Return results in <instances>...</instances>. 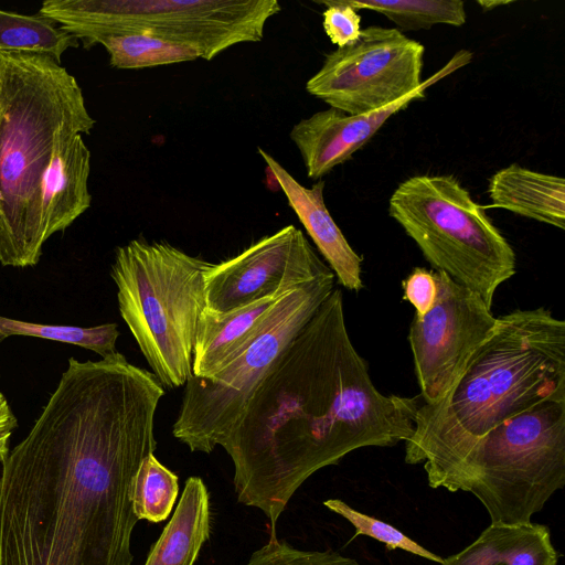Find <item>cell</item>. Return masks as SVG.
Returning <instances> with one entry per match:
<instances>
[{"label": "cell", "instance_id": "cell-32", "mask_svg": "<svg viewBox=\"0 0 565 565\" xmlns=\"http://www.w3.org/2000/svg\"><path fill=\"white\" fill-rule=\"evenodd\" d=\"M3 396L2 393L0 392V397Z\"/></svg>", "mask_w": 565, "mask_h": 565}, {"label": "cell", "instance_id": "cell-15", "mask_svg": "<svg viewBox=\"0 0 565 565\" xmlns=\"http://www.w3.org/2000/svg\"><path fill=\"white\" fill-rule=\"evenodd\" d=\"M78 128L60 134L41 184L42 235L46 242L65 231L92 203L90 151Z\"/></svg>", "mask_w": 565, "mask_h": 565}, {"label": "cell", "instance_id": "cell-8", "mask_svg": "<svg viewBox=\"0 0 565 565\" xmlns=\"http://www.w3.org/2000/svg\"><path fill=\"white\" fill-rule=\"evenodd\" d=\"M280 10L277 0H46L39 13L85 47L110 35L146 33L190 45L210 61L234 45L262 41Z\"/></svg>", "mask_w": 565, "mask_h": 565}, {"label": "cell", "instance_id": "cell-9", "mask_svg": "<svg viewBox=\"0 0 565 565\" xmlns=\"http://www.w3.org/2000/svg\"><path fill=\"white\" fill-rule=\"evenodd\" d=\"M334 278L332 271L286 292L217 372L188 380L172 426L179 441L193 452L221 446L286 345L334 289Z\"/></svg>", "mask_w": 565, "mask_h": 565}, {"label": "cell", "instance_id": "cell-13", "mask_svg": "<svg viewBox=\"0 0 565 565\" xmlns=\"http://www.w3.org/2000/svg\"><path fill=\"white\" fill-rule=\"evenodd\" d=\"M431 79L406 97L374 111L350 115L330 107L295 124L289 137L301 154L308 178L321 179L351 159L390 117L423 98Z\"/></svg>", "mask_w": 565, "mask_h": 565}, {"label": "cell", "instance_id": "cell-14", "mask_svg": "<svg viewBox=\"0 0 565 565\" xmlns=\"http://www.w3.org/2000/svg\"><path fill=\"white\" fill-rule=\"evenodd\" d=\"M258 153L338 281L348 290L360 291L363 259L350 246L326 206L324 181L306 188L264 149L258 148Z\"/></svg>", "mask_w": 565, "mask_h": 565}, {"label": "cell", "instance_id": "cell-22", "mask_svg": "<svg viewBox=\"0 0 565 565\" xmlns=\"http://www.w3.org/2000/svg\"><path fill=\"white\" fill-rule=\"evenodd\" d=\"M355 11H376L385 15L398 31L427 30L435 24L461 26L466 22L463 2L460 0H345Z\"/></svg>", "mask_w": 565, "mask_h": 565}, {"label": "cell", "instance_id": "cell-3", "mask_svg": "<svg viewBox=\"0 0 565 565\" xmlns=\"http://www.w3.org/2000/svg\"><path fill=\"white\" fill-rule=\"evenodd\" d=\"M565 396V322L545 307L497 317L448 392L420 402L405 461L424 463L428 484L445 488L472 445L504 419Z\"/></svg>", "mask_w": 565, "mask_h": 565}, {"label": "cell", "instance_id": "cell-25", "mask_svg": "<svg viewBox=\"0 0 565 565\" xmlns=\"http://www.w3.org/2000/svg\"><path fill=\"white\" fill-rule=\"evenodd\" d=\"M323 504L332 512L348 520L354 526L355 534L352 539H355L358 535H366L384 543L386 547L391 550L399 548L438 564L444 559L441 556L431 553L406 536L398 529L351 508L342 500L329 499L326 500Z\"/></svg>", "mask_w": 565, "mask_h": 565}, {"label": "cell", "instance_id": "cell-31", "mask_svg": "<svg viewBox=\"0 0 565 565\" xmlns=\"http://www.w3.org/2000/svg\"><path fill=\"white\" fill-rule=\"evenodd\" d=\"M478 3L482 7L483 10H491L498 6L508 4L510 1H478Z\"/></svg>", "mask_w": 565, "mask_h": 565}, {"label": "cell", "instance_id": "cell-16", "mask_svg": "<svg viewBox=\"0 0 565 565\" xmlns=\"http://www.w3.org/2000/svg\"><path fill=\"white\" fill-rule=\"evenodd\" d=\"M440 565H558L547 526L491 523L470 545Z\"/></svg>", "mask_w": 565, "mask_h": 565}, {"label": "cell", "instance_id": "cell-2", "mask_svg": "<svg viewBox=\"0 0 565 565\" xmlns=\"http://www.w3.org/2000/svg\"><path fill=\"white\" fill-rule=\"evenodd\" d=\"M418 404V395H385L375 387L334 287L221 444L234 466L237 501L260 510L276 536L277 521L311 475L359 448L406 443Z\"/></svg>", "mask_w": 565, "mask_h": 565}, {"label": "cell", "instance_id": "cell-5", "mask_svg": "<svg viewBox=\"0 0 565 565\" xmlns=\"http://www.w3.org/2000/svg\"><path fill=\"white\" fill-rule=\"evenodd\" d=\"M212 263L166 241L119 246L110 275L121 318L163 387L192 374L198 322L206 307L203 273Z\"/></svg>", "mask_w": 565, "mask_h": 565}, {"label": "cell", "instance_id": "cell-10", "mask_svg": "<svg viewBox=\"0 0 565 565\" xmlns=\"http://www.w3.org/2000/svg\"><path fill=\"white\" fill-rule=\"evenodd\" d=\"M425 47L396 28L367 26L356 41L326 55L306 89L332 108L360 115L419 89Z\"/></svg>", "mask_w": 565, "mask_h": 565}, {"label": "cell", "instance_id": "cell-27", "mask_svg": "<svg viewBox=\"0 0 565 565\" xmlns=\"http://www.w3.org/2000/svg\"><path fill=\"white\" fill-rule=\"evenodd\" d=\"M403 299L415 308V317L425 316L433 307L437 296L434 270L415 267L403 280Z\"/></svg>", "mask_w": 565, "mask_h": 565}, {"label": "cell", "instance_id": "cell-19", "mask_svg": "<svg viewBox=\"0 0 565 565\" xmlns=\"http://www.w3.org/2000/svg\"><path fill=\"white\" fill-rule=\"evenodd\" d=\"M211 533L210 495L203 480L190 477L171 520L145 565H194Z\"/></svg>", "mask_w": 565, "mask_h": 565}, {"label": "cell", "instance_id": "cell-6", "mask_svg": "<svg viewBox=\"0 0 565 565\" xmlns=\"http://www.w3.org/2000/svg\"><path fill=\"white\" fill-rule=\"evenodd\" d=\"M565 484V396L541 401L482 435L445 489L472 493L491 523L531 522Z\"/></svg>", "mask_w": 565, "mask_h": 565}, {"label": "cell", "instance_id": "cell-28", "mask_svg": "<svg viewBox=\"0 0 565 565\" xmlns=\"http://www.w3.org/2000/svg\"><path fill=\"white\" fill-rule=\"evenodd\" d=\"M18 420L4 396L0 397V437L11 436Z\"/></svg>", "mask_w": 565, "mask_h": 565}, {"label": "cell", "instance_id": "cell-17", "mask_svg": "<svg viewBox=\"0 0 565 565\" xmlns=\"http://www.w3.org/2000/svg\"><path fill=\"white\" fill-rule=\"evenodd\" d=\"M492 206L565 228V181L516 163L495 172L488 188Z\"/></svg>", "mask_w": 565, "mask_h": 565}, {"label": "cell", "instance_id": "cell-7", "mask_svg": "<svg viewBox=\"0 0 565 565\" xmlns=\"http://www.w3.org/2000/svg\"><path fill=\"white\" fill-rule=\"evenodd\" d=\"M388 213L426 260L477 292L489 308L515 274L512 246L454 175H415L393 192Z\"/></svg>", "mask_w": 565, "mask_h": 565}, {"label": "cell", "instance_id": "cell-24", "mask_svg": "<svg viewBox=\"0 0 565 565\" xmlns=\"http://www.w3.org/2000/svg\"><path fill=\"white\" fill-rule=\"evenodd\" d=\"M11 335L35 337L74 344L105 358L117 352L119 331L116 323L83 328L26 322L0 316V342Z\"/></svg>", "mask_w": 565, "mask_h": 565}, {"label": "cell", "instance_id": "cell-23", "mask_svg": "<svg viewBox=\"0 0 565 565\" xmlns=\"http://www.w3.org/2000/svg\"><path fill=\"white\" fill-rule=\"evenodd\" d=\"M178 493V476L163 466L154 454L148 455L139 466L132 487V509L138 521H164L172 511Z\"/></svg>", "mask_w": 565, "mask_h": 565}, {"label": "cell", "instance_id": "cell-21", "mask_svg": "<svg viewBox=\"0 0 565 565\" xmlns=\"http://www.w3.org/2000/svg\"><path fill=\"white\" fill-rule=\"evenodd\" d=\"M97 44L107 51L110 65L121 70L193 62L201 58L199 51L190 45L146 33L110 35L100 39Z\"/></svg>", "mask_w": 565, "mask_h": 565}, {"label": "cell", "instance_id": "cell-30", "mask_svg": "<svg viewBox=\"0 0 565 565\" xmlns=\"http://www.w3.org/2000/svg\"><path fill=\"white\" fill-rule=\"evenodd\" d=\"M10 436L0 437V461L2 462L9 454Z\"/></svg>", "mask_w": 565, "mask_h": 565}, {"label": "cell", "instance_id": "cell-20", "mask_svg": "<svg viewBox=\"0 0 565 565\" xmlns=\"http://www.w3.org/2000/svg\"><path fill=\"white\" fill-rule=\"evenodd\" d=\"M79 41L55 21L0 10V53L44 55L61 64L63 54Z\"/></svg>", "mask_w": 565, "mask_h": 565}, {"label": "cell", "instance_id": "cell-1", "mask_svg": "<svg viewBox=\"0 0 565 565\" xmlns=\"http://www.w3.org/2000/svg\"><path fill=\"white\" fill-rule=\"evenodd\" d=\"M164 388L116 352L67 367L1 462L0 565H131L132 487Z\"/></svg>", "mask_w": 565, "mask_h": 565}, {"label": "cell", "instance_id": "cell-18", "mask_svg": "<svg viewBox=\"0 0 565 565\" xmlns=\"http://www.w3.org/2000/svg\"><path fill=\"white\" fill-rule=\"evenodd\" d=\"M284 295L268 297L225 313H215L205 308L198 322L192 374L207 377L217 372L253 335Z\"/></svg>", "mask_w": 565, "mask_h": 565}, {"label": "cell", "instance_id": "cell-12", "mask_svg": "<svg viewBox=\"0 0 565 565\" xmlns=\"http://www.w3.org/2000/svg\"><path fill=\"white\" fill-rule=\"evenodd\" d=\"M330 273L302 231L287 225L204 270L205 308L225 313Z\"/></svg>", "mask_w": 565, "mask_h": 565}, {"label": "cell", "instance_id": "cell-4", "mask_svg": "<svg viewBox=\"0 0 565 565\" xmlns=\"http://www.w3.org/2000/svg\"><path fill=\"white\" fill-rule=\"evenodd\" d=\"M76 78L53 58L0 53V264L35 266L45 244L41 184L60 134H89Z\"/></svg>", "mask_w": 565, "mask_h": 565}, {"label": "cell", "instance_id": "cell-11", "mask_svg": "<svg viewBox=\"0 0 565 565\" xmlns=\"http://www.w3.org/2000/svg\"><path fill=\"white\" fill-rule=\"evenodd\" d=\"M436 300L409 327L419 399L431 404L454 384L473 351L491 334L497 317L475 291L443 271H434Z\"/></svg>", "mask_w": 565, "mask_h": 565}, {"label": "cell", "instance_id": "cell-26", "mask_svg": "<svg viewBox=\"0 0 565 565\" xmlns=\"http://www.w3.org/2000/svg\"><path fill=\"white\" fill-rule=\"evenodd\" d=\"M319 3L327 7L322 13V25L333 44L343 47L358 40L361 33V17L345 0H329Z\"/></svg>", "mask_w": 565, "mask_h": 565}, {"label": "cell", "instance_id": "cell-29", "mask_svg": "<svg viewBox=\"0 0 565 565\" xmlns=\"http://www.w3.org/2000/svg\"><path fill=\"white\" fill-rule=\"evenodd\" d=\"M246 565H267L266 545L254 552Z\"/></svg>", "mask_w": 565, "mask_h": 565}]
</instances>
